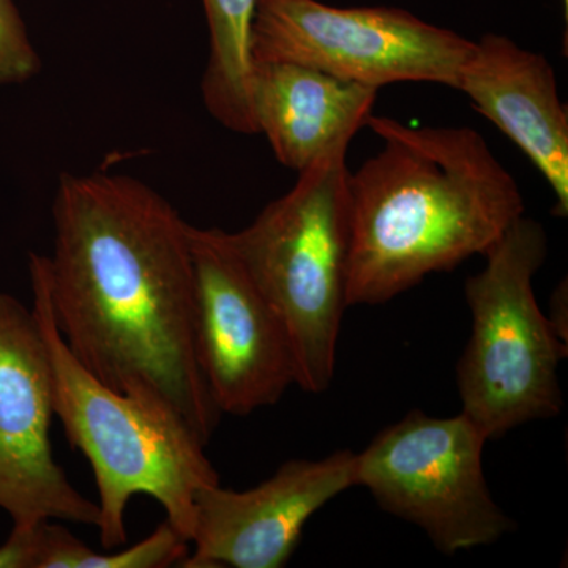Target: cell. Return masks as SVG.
Segmentation results:
<instances>
[{"mask_svg": "<svg viewBox=\"0 0 568 568\" xmlns=\"http://www.w3.org/2000/svg\"><path fill=\"white\" fill-rule=\"evenodd\" d=\"M54 248L37 254L74 357L119 394L174 414L207 446L223 414L196 355L190 224L130 175L62 174Z\"/></svg>", "mask_w": 568, "mask_h": 568, "instance_id": "6da1fadb", "label": "cell"}, {"mask_svg": "<svg viewBox=\"0 0 568 568\" xmlns=\"http://www.w3.org/2000/svg\"><path fill=\"white\" fill-rule=\"evenodd\" d=\"M366 125L379 151L349 174L347 305H379L485 256L525 215L514 175L470 126Z\"/></svg>", "mask_w": 568, "mask_h": 568, "instance_id": "7a4b0ae2", "label": "cell"}, {"mask_svg": "<svg viewBox=\"0 0 568 568\" xmlns=\"http://www.w3.org/2000/svg\"><path fill=\"white\" fill-rule=\"evenodd\" d=\"M32 313L47 347L52 407L71 447L93 470L100 508V545L126 544L125 511L144 495L163 507L166 521L190 541L194 497L220 485L205 446L181 418L119 394L74 357L52 317L37 253L29 254Z\"/></svg>", "mask_w": 568, "mask_h": 568, "instance_id": "3957f363", "label": "cell"}, {"mask_svg": "<svg viewBox=\"0 0 568 568\" xmlns=\"http://www.w3.org/2000/svg\"><path fill=\"white\" fill-rule=\"evenodd\" d=\"M339 138L298 173L284 196L252 224L230 233L246 271L282 317L295 364V386L323 394L335 376L347 305L351 200L347 151Z\"/></svg>", "mask_w": 568, "mask_h": 568, "instance_id": "277c9868", "label": "cell"}, {"mask_svg": "<svg viewBox=\"0 0 568 568\" xmlns=\"http://www.w3.org/2000/svg\"><path fill=\"white\" fill-rule=\"evenodd\" d=\"M547 254L544 226L519 216L485 254L484 271L466 282L473 332L459 358L458 390L462 413L488 440L564 409L558 368L567 345L532 284Z\"/></svg>", "mask_w": 568, "mask_h": 568, "instance_id": "5b68a950", "label": "cell"}, {"mask_svg": "<svg viewBox=\"0 0 568 568\" xmlns=\"http://www.w3.org/2000/svg\"><path fill=\"white\" fill-rule=\"evenodd\" d=\"M474 43L396 7L320 0H256L250 29L253 63H298L377 91L394 82L457 89Z\"/></svg>", "mask_w": 568, "mask_h": 568, "instance_id": "8992f818", "label": "cell"}, {"mask_svg": "<svg viewBox=\"0 0 568 568\" xmlns=\"http://www.w3.org/2000/svg\"><path fill=\"white\" fill-rule=\"evenodd\" d=\"M487 443L463 413L436 418L413 410L357 454V487L424 530L444 555L487 547L515 529L488 488Z\"/></svg>", "mask_w": 568, "mask_h": 568, "instance_id": "52a82bcc", "label": "cell"}, {"mask_svg": "<svg viewBox=\"0 0 568 568\" xmlns=\"http://www.w3.org/2000/svg\"><path fill=\"white\" fill-rule=\"evenodd\" d=\"M197 362L220 413L248 416L295 386L290 335L246 271L230 233L190 224Z\"/></svg>", "mask_w": 568, "mask_h": 568, "instance_id": "ba28073f", "label": "cell"}, {"mask_svg": "<svg viewBox=\"0 0 568 568\" xmlns=\"http://www.w3.org/2000/svg\"><path fill=\"white\" fill-rule=\"evenodd\" d=\"M51 368L32 310L0 293V508L13 526L41 519L99 528V504L71 485L50 440Z\"/></svg>", "mask_w": 568, "mask_h": 568, "instance_id": "9c48e42d", "label": "cell"}, {"mask_svg": "<svg viewBox=\"0 0 568 568\" xmlns=\"http://www.w3.org/2000/svg\"><path fill=\"white\" fill-rule=\"evenodd\" d=\"M357 487V454L290 459L257 487L222 484L197 491L185 568H282L294 555L310 518Z\"/></svg>", "mask_w": 568, "mask_h": 568, "instance_id": "30bf717a", "label": "cell"}, {"mask_svg": "<svg viewBox=\"0 0 568 568\" xmlns=\"http://www.w3.org/2000/svg\"><path fill=\"white\" fill-rule=\"evenodd\" d=\"M457 91L528 155L555 193V215H568V115L545 55L499 33L474 43Z\"/></svg>", "mask_w": 568, "mask_h": 568, "instance_id": "8fae6325", "label": "cell"}, {"mask_svg": "<svg viewBox=\"0 0 568 568\" xmlns=\"http://www.w3.org/2000/svg\"><path fill=\"white\" fill-rule=\"evenodd\" d=\"M377 89L290 62L253 63L250 99L256 133L276 160L304 171L339 138L355 136L375 108Z\"/></svg>", "mask_w": 568, "mask_h": 568, "instance_id": "7c38bea8", "label": "cell"}, {"mask_svg": "<svg viewBox=\"0 0 568 568\" xmlns=\"http://www.w3.org/2000/svg\"><path fill=\"white\" fill-rule=\"evenodd\" d=\"M254 2L203 0L211 41L201 84L204 104L224 129L242 134H256L250 99L253 70L250 29Z\"/></svg>", "mask_w": 568, "mask_h": 568, "instance_id": "4fadbf2b", "label": "cell"}, {"mask_svg": "<svg viewBox=\"0 0 568 568\" xmlns=\"http://www.w3.org/2000/svg\"><path fill=\"white\" fill-rule=\"evenodd\" d=\"M41 70L14 0H0V88L32 80Z\"/></svg>", "mask_w": 568, "mask_h": 568, "instance_id": "5bb4252c", "label": "cell"}, {"mask_svg": "<svg viewBox=\"0 0 568 568\" xmlns=\"http://www.w3.org/2000/svg\"><path fill=\"white\" fill-rule=\"evenodd\" d=\"M41 521L13 526L6 544L0 545V568H37L40 556Z\"/></svg>", "mask_w": 568, "mask_h": 568, "instance_id": "9a60e30c", "label": "cell"}, {"mask_svg": "<svg viewBox=\"0 0 568 568\" xmlns=\"http://www.w3.org/2000/svg\"><path fill=\"white\" fill-rule=\"evenodd\" d=\"M567 282L556 287L551 298V315L548 316L549 324L555 328L560 342L567 345Z\"/></svg>", "mask_w": 568, "mask_h": 568, "instance_id": "2e32d148", "label": "cell"}]
</instances>
